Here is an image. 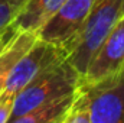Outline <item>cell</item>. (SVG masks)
<instances>
[{"instance_id": "ba28073f", "label": "cell", "mask_w": 124, "mask_h": 123, "mask_svg": "<svg viewBox=\"0 0 124 123\" xmlns=\"http://www.w3.org/2000/svg\"><path fill=\"white\" fill-rule=\"evenodd\" d=\"M77 93L61 97L43 106H39L28 113H23L17 117H12L7 123H55L66 113L69 106L72 104Z\"/></svg>"}, {"instance_id": "5b68a950", "label": "cell", "mask_w": 124, "mask_h": 123, "mask_svg": "<svg viewBox=\"0 0 124 123\" xmlns=\"http://www.w3.org/2000/svg\"><path fill=\"white\" fill-rule=\"evenodd\" d=\"M94 3L95 0H66L61 9L38 32V38L61 46L66 52L88 18Z\"/></svg>"}, {"instance_id": "3957f363", "label": "cell", "mask_w": 124, "mask_h": 123, "mask_svg": "<svg viewBox=\"0 0 124 123\" xmlns=\"http://www.w3.org/2000/svg\"><path fill=\"white\" fill-rule=\"evenodd\" d=\"M91 123H124V68L94 84H81Z\"/></svg>"}, {"instance_id": "4fadbf2b", "label": "cell", "mask_w": 124, "mask_h": 123, "mask_svg": "<svg viewBox=\"0 0 124 123\" xmlns=\"http://www.w3.org/2000/svg\"><path fill=\"white\" fill-rule=\"evenodd\" d=\"M121 16H124V0L121 1Z\"/></svg>"}, {"instance_id": "7a4b0ae2", "label": "cell", "mask_w": 124, "mask_h": 123, "mask_svg": "<svg viewBox=\"0 0 124 123\" xmlns=\"http://www.w3.org/2000/svg\"><path fill=\"white\" fill-rule=\"evenodd\" d=\"M81 84L82 77L65 58L42 71L15 96L12 117H17L39 106L74 94Z\"/></svg>"}, {"instance_id": "8992f818", "label": "cell", "mask_w": 124, "mask_h": 123, "mask_svg": "<svg viewBox=\"0 0 124 123\" xmlns=\"http://www.w3.org/2000/svg\"><path fill=\"white\" fill-rule=\"evenodd\" d=\"M124 68V16L118 19L113 31L108 33L98 52L91 61L85 75L84 84H94L108 78Z\"/></svg>"}, {"instance_id": "277c9868", "label": "cell", "mask_w": 124, "mask_h": 123, "mask_svg": "<svg viewBox=\"0 0 124 123\" xmlns=\"http://www.w3.org/2000/svg\"><path fill=\"white\" fill-rule=\"evenodd\" d=\"M65 58V49L38 38L10 70V74L4 84V91L16 96L42 71Z\"/></svg>"}, {"instance_id": "8fae6325", "label": "cell", "mask_w": 124, "mask_h": 123, "mask_svg": "<svg viewBox=\"0 0 124 123\" xmlns=\"http://www.w3.org/2000/svg\"><path fill=\"white\" fill-rule=\"evenodd\" d=\"M28 0H0V29L12 25Z\"/></svg>"}, {"instance_id": "30bf717a", "label": "cell", "mask_w": 124, "mask_h": 123, "mask_svg": "<svg viewBox=\"0 0 124 123\" xmlns=\"http://www.w3.org/2000/svg\"><path fill=\"white\" fill-rule=\"evenodd\" d=\"M59 123H91L90 120V107H88V98L84 91L82 86L78 88L77 96L63 114Z\"/></svg>"}, {"instance_id": "7c38bea8", "label": "cell", "mask_w": 124, "mask_h": 123, "mask_svg": "<svg viewBox=\"0 0 124 123\" xmlns=\"http://www.w3.org/2000/svg\"><path fill=\"white\" fill-rule=\"evenodd\" d=\"M13 101H15V94L7 93L4 90L0 93V123H7L10 120Z\"/></svg>"}, {"instance_id": "9c48e42d", "label": "cell", "mask_w": 124, "mask_h": 123, "mask_svg": "<svg viewBox=\"0 0 124 123\" xmlns=\"http://www.w3.org/2000/svg\"><path fill=\"white\" fill-rule=\"evenodd\" d=\"M36 39H38L36 33L20 31L16 35V38L1 51V54H0V93L4 90L6 80H7L13 65L33 45V42Z\"/></svg>"}, {"instance_id": "52a82bcc", "label": "cell", "mask_w": 124, "mask_h": 123, "mask_svg": "<svg viewBox=\"0 0 124 123\" xmlns=\"http://www.w3.org/2000/svg\"><path fill=\"white\" fill-rule=\"evenodd\" d=\"M65 1L66 0H28L13 23L20 31L38 35Z\"/></svg>"}, {"instance_id": "5bb4252c", "label": "cell", "mask_w": 124, "mask_h": 123, "mask_svg": "<svg viewBox=\"0 0 124 123\" xmlns=\"http://www.w3.org/2000/svg\"><path fill=\"white\" fill-rule=\"evenodd\" d=\"M62 117H63V116H62ZM62 117H61V119H62ZM61 119H59V120H58V122H55V123H59V122H61Z\"/></svg>"}, {"instance_id": "6da1fadb", "label": "cell", "mask_w": 124, "mask_h": 123, "mask_svg": "<svg viewBox=\"0 0 124 123\" xmlns=\"http://www.w3.org/2000/svg\"><path fill=\"white\" fill-rule=\"evenodd\" d=\"M123 0H95L75 39L66 49V61L81 77L85 75L100 46L121 18Z\"/></svg>"}]
</instances>
